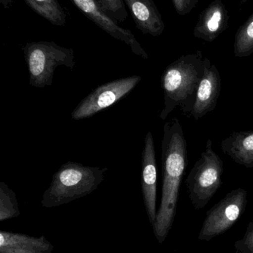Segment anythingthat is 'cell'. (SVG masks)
Instances as JSON below:
<instances>
[{
	"instance_id": "cell-10",
	"label": "cell",
	"mask_w": 253,
	"mask_h": 253,
	"mask_svg": "<svg viewBox=\"0 0 253 253\" xmlns=\"http://www.w3.org/2000/svg\"><path fill=\"white\" fill-rule=\"evenodd\" d=\"M221 90V80L218 68L206 59L203 77L196 93L194 106L190 116L196 121L216 108Z\"/></svg>"
},
{
	"instance_id": "cell-17",
	"label": "cell",
	"mask_w": 253,
	"mask_h": 253,
	"mask_svg": "<svg viewBox=\"0 0 253 253\" xmlns=\"http://www.w3.org/2000/svg\"><path fill=\"white\" fill-rule=\"evenodd\" d=\"M20 215L16 193L5 183L0 182V221L17 218Z\"/></svg>"
},
{
	"instance_id": "cell-20",
	"label": "cell",
	"mask_w": 253,
	"mask_h": 253,
	"mask_svg": "<svg viewBox=\"0 0 253 253\" xmlns=\"http://www.w3.org/2000/svg\"><path fill=\"white\" fill-rule=\"evenodd\" d=\"M175 11L181 15L188 14L195 8L199 0H172Z\"/></svg>"
},
{
	"instance_id": "cell-19",
	"label": "cell",
	"mask_w": 253,
	"mask_h": 253,
	"mask_svg": "<svg viewBox=\"0 0 253 253\" xmlns=\"http://www.w3.org/2000/svg\"><path fill=\"white\" fill-rule=\"evenodd\" d=\"M238 253H253V221L249 223L243 238L235 243Z\"/></svg>"
},
{
	"instance_id": "cell-4",
	"label": "cell",
	"mask_w": 253,
	"mask_h": 253,
	"mask_svg": "<svg viewBox=\"0 0 253 253\" xmlns=\"http://www.w3.org/2000/svg\"><path fill=\"white\" fill-rule=\"evenodd\" d=\"M29 73V84L37 88H44L53 83L56 68L75 66L74 50L58 45L54 42H28L22 47Z\"/></svg>"
},
{
	"instance_id": "cell-14",
	"label": "cell",
	"mask_w": 253,
	"mask_h": 253,
	"mask_svg": "<svg viewBox=\"0 0 253 253\" xmlns=\"http://www.w3.org/2000/svg\"><path fill=\"white\" fill-rule=\"evenodd\" d=\"M221 148L236 163L253 168V130L233 132L221 141Z\"/></svg>"
},
{
	"instance_id": "cell-12",
	"label": "cell",
	"mask_w": 253,
	"mask_h": 253,
	"mask_svg": "<svg viewBox=\"0 0 253 253\" xmlns=\"http://www.w3.org/2000/svg\"><path fill=\"white\" fill-rule=\"evenodd\" d=\"M131 12L138 29L145 35L159 37L163 34L165 24L153 0H123Z\"/></svg>"
},
{
	"instance_id": "cell-15",
	"label": "cell",
	"mask_w": 253,
	"mask_h": 253,
	"mask_svg": "<svg viewBox=\"0 0 253 253\" xmlns=\"http://www.w3.org/2000/svg\"><path fill=\"white\" fill-rule=\"evenodd\" d=\"M36 13L56 26H64L66 13L57 0H24Z\"/></svg>"
},
{
	"instance_id": "cell-18",
	"label": "cell",
	"mask_w": 253,
	"mask_h": 253,
	"mask_svg": "<svg viewBox=\"0 0 253 253\" xmlns=\"http://www.w3.org/2000/svg\"><path fill=\"white\" fill-rule=\"evenodd\" d=\"M102 11L116 22H123L129 14L123 0H96Z\"/></svg>"
},
{
	"instance_id": "cell-11",
	"label": "cell",
	"mask_w": 253,
	"mask_h": 253,
	"mask_svg": "<svg viewBox=\"0 0 253 253\" xmlns=\"http://www.w3.org/2000/svg\"><path fill=\"white\" fill-rule=\"evenodd\" d=\"M230 15L221 0H214L201 13L193 31L195 37L208 42L215 41L229 26Z\"/></svg>"
},
{
	"instance_id": "cell-21",
	"label": "cell",
	"mask_w": 253,
	"mask_h": 253,
	"mask_svg": "<svg viewBox=\"0 0 253 253\" xmlns=\"http://www.w3.org/2000/svg\"><path fill=\"white\" fill-rule=\"evenodd\" d=\"M0 2L2 4L3 7L5 9L9 8L12 5L13 0H0Z\"/></svg>"
},
{
	"instance_id": "cell-6",
	"label": "cell",
	"mask_w": 253,
	"mask_h": 253,
	"mask_svg": "<svg viewBox=\"0 0 253 253\" xmlns=\"http://www.w3.org/2000/svg\"><path fill=\"white\" fill-rule=\"evenodd\" d=\"M248 204V192L243 188L232 190L206 212L199 235L201 241L209 242L230 230L242 216Z\"/></svg>"
},
{
	"instance_id": "cell-13",
	"label": "cell",
	"mask_w": 253,
	"mask_h": 253,
	"mask_svg": "<svg viewBox=\"0 0 253 253\" xmlns=\"http://www.w3.org/2000/svg\"><path fill=\"white\" fill-rule=\"evenodd\" d=\"M54 247L46 236L0 232V253H52Z\"/></svg>"
},
{
	"instance_id": "cell-1",
	"label": "cell",
	"mask_w": 253,
	"mask_h": 253,
	"mask_svg": "<svg viewBox=\"0 0 253 253\" xmlns=\"http://www.w3.org/2000/svg\"><path fill=\"white\" fill-rule=\"evenodd\" d=\"M161 150V202L152 226L153 233L160 244L165 242L173 225L180 187L187 165V140L176 117L163 126Z\"/></svg>"
},
{
	"instance_id": "cell-22",
	"label": "cell",
	"mask_w": 253,
	"mask_h": 253,
	"mask_svg": "<svg viewBox=\"0 0 253 253\" xmlns=\"http://www.w3.org/2000/svg\"><path fill=\"white\" fill-rule=\"evenodd\" d=\"M248 0H242V3H245V2H247V1H248Z\"/></svg>"
},
{
	"instance_id": "cell-5",
	"label": "cell",
	"mask_w": 253,
	"mask_h": 253,
	"mask_svg": "<svg viewBox=\"0 0 253 253\" xmlns=\"http://www.w3.org/2000/svg\"><path fill=\"white\" fill-rule=\"evenodd\" d=\"M224 162L214 151L209 138L201 157L192 168L186 180L189 197L195 209L207 205L222 184Z\"/></svg>"
},
{
	"instance_id": "cell-8",
	"label": "cell",
	"mask_w": 253,
	"mask_h": 253,
	"mask_svg": "<svg viewBox=\"0 0 253 253\" xmlns=\"http://www.w3.org/2000/svg\"><path fill=\"white\" fill-rule=\"evenodd\" d=\"M86 18L90 19L95 25L103 30L113 38L123 42L131 48L132 53L147 59L146 53L139 42L136 40L131 31L119 26L118 23L108 17L100 7L96 0H70Z\"/></svg>"
},
{
	"instance_id": "cell-9",
	"label": "cell",
	"mask_w": 253,
	"mask_h": 253,
	"mask_svg": "<svg viewBox=\"0 0 253 253\" xmlns=\"http://www.w3.org/2000/svg\"><path fill=\"white\" fill-rule=\"evenodd\" d=\"M157 162L154 139L151 132H147L142 152L141 188L147 216L152 226L157 217Z\"/></svg>"
},
{
	"instance_id": "cell-16",
	"label": "cell",
	"mask_w": 253,
	"mask_h": 253,
	"mask_svg": "<svg viewBox=\"0 0 253 253\" xmlns=\"http://www.w3.org/2000/svg\"><path fill=\"white\" fill-rule=\"evenodd\" d=\"M233 47L236 57H248L253 53V12L236 32Z\"/></svg>"
},
{
	"instance_id": "cell-3",
	"label": "cell",
	"mask_w": 253,
	"mask_h": 253,
	"mask_svg": "<svg viewBox=\"0 0 253 253\" xmlns=\"http://www.w3.org/2000/svg\"><path fill=\"white\" fill-rule=\"evenodd\" d=\"M107 170L105 168L83 166L77 162L63 164L43 193L42 206L56 208L91 194L103 181Z\"/></svg>"
},
{
	"instance_id": "cell-7",
	"label": "cell",
	"mask_w": 253,
	"mask_h": 253,
	"mask_svg": "<svg viewBox=\"0 0 253 253\" xmlns=\"http://www.w3.org/2000/svg\"><path fill=\"white\" fill-rule=\"evenodd\" d=\"M141 80L139 76H132L100 85L76 107L71 119L75 121L85 120L107 109L130 93Z\"/></svg>"
},
{
	"instance_id": "cell-2",
	"label": "cell",
	"mask_w": 253,
	"mask_h": 253,
	"mask_svg": "<svg viewBox=\"0 0 253 253\" xmlns=\"http://www.w3.org/2000/svg\"><path fill=\"white\" fill-rule=\"evenodd\" d=\"M206 59L201 50H197L181 56L166 67L160 78L164 96V107L159 115L162 120L177 108L187 116L191 114Z\"/></svg>"
}]
</instances>
